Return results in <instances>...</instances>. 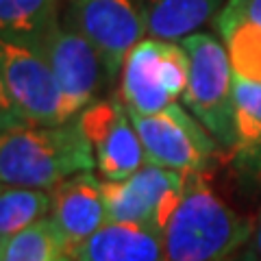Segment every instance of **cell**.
Wrapping results in <instances>:
<instances>
[{
    "instance_id": "1",
    "label": "cell",
    "mask_w": 261,
    "mask_h": 261,
    "mask_svg": "<svg viewBox=\"0 0 261 261\" xmlns=\"http://www.w3.org/2000/svg\"><path fill=\"white\" fill-rule=\"evenodd\" d=\"M94 168V148L81 126L79 116L63 124L3 122V185L53 190L65 178Z\"/></svg>"
},
{
    "instance_id": "2",
    "label": "cell",
    "mask_w": 261,
    "mask_h": 261,
    "mask_svg": "<svg viewBox=\"0 0 261 261\" xmlns=\"http://www.w3.org/2000/svg\"><path fill=\"white\" fill-rule=\"evenodd\" d=\"M252 226L218 198L202 172L187 174L185 192L163 226L166 261H226L250 244Z\"/></svg>"
},
{
    "instance_id": "3",
    "label": "cell",
    "mask_w": 261,
    "mask_h": 261,
    "mask_svg": "<svg viewBox=\"0 0 261 261\" xmlns=\"http://www.w3.org/2000/svg\"><path fill=\"white\" fill-rule=\"evenodd\" d=\"M190 57L183 105L222 148L235 146V72L222 39L196 31L181 39Z\"/></svg>"
},
{
    "instance_id": "4",
    "label": "cell",
    "mask_w": 261,
    "mask_h": 261,
    "mask_svg": "<svg viewBox=\"0 0 261 261\" xmlns=\"http://www.w3.org/2000/svg\"><path fill=\"white\" fill-rule=\"evenodd\" d=\"M3 122L63 124V96L44 55L31 46L3 39L0 44Z\"/></svg>"
},
{
    "instance_id": "5",
    "label": "cell",
    "mask_w": 261,
    "mask_h": 261,
    "mask_svg": "<svg viewBox=\"0 0 261 261\" xmlns=\"http://www.w3.org/2000/svg\"><path fill=\"white\" fill-rule=\"evenodd\" d=\"M187 79L190 57L181 42L142 39L122 65V100L130 113H159L183 98Z\"/></svg>"
},
{
    "instance_id": "6",
    "label": "cell",
    "mask_w": 261,
    "mask_h": 261,
    "mask_svg": "<svg viewBox=\"0 0 261 261\" xmlns=\"http://www.w3.org/2000/svg\"><path fill=\"white\" fill-rule=\"evenodd\" d=\"M130 118L140 133L148 163L183 174H196L214 159L216 137L178 102L150 116L130 113Z\"/></svg>"
},
{
    "instance_id": "7",
    "label": "cell",
    "mask_w": 261,
    "mask_h": 261,
    "mask_svg": "<svg viewBox=\"0 0 261 261\" xmlns=\"http://www.w3.org/2000/svg\"><path fill=\"white\" fill-rule=\"evenodd\" d=\"M187 174L146 163L122 181H105V205L109 222L152 224L163 231L170 214L185 192Z\"/></svg>"
},
{
    "instance_id": "8",
    "label": "cell",
    "mask_w": 261,
    "mask_h": 261,
    "mask_svg": "<svg viewBox=\"0 0 261 261\" xmlns=\"http://www.w3.org/2000/svg\"><path fill=\"white\" fill-rule=\"evenodd\" d=\"M70 24L94 44L109 81L122 74L128 53L148 35L135 0H70Z\"/></svg>"
},
{
    "instance_id": "9",
    "label": "cell",
    "mask_w": 261,
    "mask_h": 261,
    "mask_svg": "<svg viewBox=\"0 0 261 261\" xmlns=\"http://www.w3.org/2000/svg\"><path fill=\"white\" fill-rule=\"evenodd\" d=\"M79 122L94 148L96 168L105 181L128 178L148 163L124 102L116 98L92 102L79 113Z\"/></svg>"
},
{
    "instance_id": "10",
    "label": "cell",
    "mask_w": 261,
    "mask_h": 261,
    "mask_svg": "<svg viewBox=\"0 0 261 261\" xmlns=\"http://www.w3.org/2000/svg\"><path fill=\"white\" fill-rule=\"evenodd\" d=\"M39 53L44 55L59 83L65 118H76L92 105L102 79H109L102 57L74 24H59L46 37Z\"/></svg>"
},
{
    "instance_id": "11",
    "label": "cell",
    "mask_w": 261,
    "mask_h": 261,
    "mask_svg": "<svg viewBox=\"0 0 261 261\" xmlns=\"http://www.w3.org/2000/svg\"><path fill=\"white\" fill-rule=\"evenodd\" d=\"M50 194V218L59 228L61 238L65 240L68 250L109 222L102 181L92 174V170L65 178L57 187H53Z\"/></svg>"
},
{
    "instance_id": "12",
    "label": "cell",
    "mask_w": 261,
    "mask_h": 261,
    "mask_svg": "<svg viewBox=\"0 0 261 261\" xmlns=\"http://www.w3.org/2000/svg\"><path fill=\"white\" fill-rule=\"evenodd\" d=\"M68 252L72 261H166L163 231L135 222L102 224Z\"/></svg>"
},
{
    "instance_id": "13",
    "label": "cell",
    "mask_w": 261,
    "mask_h": 261,
    "mask_svg": "<svg viewBox=\"0 0 261 261\" xmlns=\"http://www.w3.org/2000/svg\"><path fill=\"white\" fill-rule=\"evenodd\" d=\"M148 37L181 42L216 18L224 0H135Z\"/></svg>"
},
{
    "instance_id": "14",
    "label": "cell",
    "mask_w": 261,
    "mask_h": 261,
    "mask_svg": "<svg viewBox=\"0 0 261 261\" xmlns=\"http://www.w3.org/2000/svg\"><path fill=\"white\" fill-rule=\"evenodd\" d=\"M216 24L235 76L261 83V22L226 0L216 15Z\"/></svg>"
},
{
    "instance_id": "15",
    "label": "cell",
    "mask_w": 261,
    "mask_h": 261,
    "mask_svg": "<svg viewBox=\"0 0 261 261\" xmlns=\"http://www.w3.org/2000/svg\"><path fill=\"white\" fill-rule=\"evenodd\" d=\"M59 24V0H0L3 39L39 50Z\"/></svg>"
},
{
    "instance_id": "16",
    "label": "cell",
    "mask_w": 261,
    "mask_h": 261,
    "mask_svg": "<svg viewBox=\"0 0 261 261\" xmlns=\"http://www.w3.org/2000/svg\"><path fill=\"white\" fill-rule=\"evenodd\" d=\"M65 257V240L48 216L5 240L0 261H63Z\"/></svg>"
},
{
    "instance_id": "17",
    "label": "cell",
    "mask_w": 261,
    "mask_h": 261,
    "mask_svg": "<svg viewBox=\"0 0 261 261\" xmlns=\"http://www.w3.org/2000/svg\"><path fill=\"white\" fill-rule=\"evenodd\" d=\"M250 166H261V83L235 76V146Z\"/></svg>"
},
{
    "instance_id": "18",
    "label": "cell",
    "mask_w": 261,
    "mask_h": 261,
    "mask_svg": "<svg viewBox=\"0 0 261 261\" xmlns=\"http://www.w3.org/2000/svg\"><path fill=\"white\" fill-rule=\"evenodd\" d=\"M53 207V194L37 187L3 185L0 192V240H9L22 228L46 218Z\"/></svg>"
},
{
    "instance_id": "19",
    "label": "cell",
    "mask_w": 261,
    "mask_h": 261,
    "mask_svg": "<svg viewBox=\"0 0 261 261\" xmlns=\"http://www.w3.org/2000/svg\"><path fill=\"white\" fill-rule=\"evenodd\" d=\"M252 248H255V255H257V261H261V209L257 214V220H255V226H252Z\"/></svg>"
},
{
    "instance_id": "20",
    "label": "cell",
    "mask_w": 261,
    "mask_h": 261,
    "mask_svg": "<svg viewBox=\"0 0 261 261\" xmlns=\"http://www.w3.org/2000/svg\"><path fill=\"white\" fill-rule=\"evenodd\" d=\"M226 261H257L255 248H252V244H248V246H244L242 250H238L233 257H228Z\"/></svg>"
},
{
    "instance_id": "21",
    "label": "cell",
    "mask_w": 261,
    "mask_h": 261,
    "mask_svg": "<svg viewBox=\"0 0 261 261\" xmlns=\"http://www.w3.org/2000/svg\"><path fill=\"white\" fill-rule=\"evenodd\" d=\"M63 261H72V257H70V252H68V257H65Z\"/></svg>"
}]
</instances>
